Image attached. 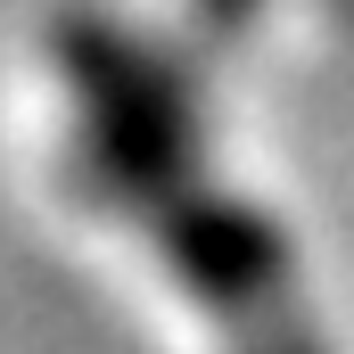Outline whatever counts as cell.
Segmentation results:
<instances>
[{
    "label": "cell",
    "instance_id": "6da1fadb",
    "mask_svg": "<svg viewBox=\"0 0 354 354\" xmlns=\"http://www.w3.org/2000/svg\"><path fill=\"white\" fill-rule=\"evenodd\" d=\"M58 75L75 91V124H83V157L107 198L165 214L174 198L198 189L206 157V115L198 91L165 50H149L140 33L107 25V17H66L58 25Z\"/></svg>",
    "mask_w": 354,
    "mask_h": 354
},
{
    "label": "cell",
    "instance_id": "3957f363",
    "mask_svg": "<svg viewBox=\"0 0 354 354\" xmlns=\"http://www.w3.org/2000/svg\"><path fill=\"white\" fill-rule=\"evenodd\" d=\"M231 346L239 354H322V338H313L305 313H280V322H256V330H231Z\"/></svg>",
    "mask_w": 354,
    "mask_h": 354
},
{
    "label": "cell",
    "instance_id": "277c9868",
    "mask_svg": "<svg viewBox=\"0 0 354 354\" xmlns=\"http://www.w3.org/2000/svg\"><path fill=\"white\" fill-rule=\"evenodd\" d=\"M189 8H198V17H206L214 33H239V25H248V17H256L264 0H189Z\"/></svg>",
    "mask_w": 354,
    "mask_h": 354
},
{
    "label": "cell",
    "instance_id": "7a4b0ae2",
    "mask_svg": "<svg viewBox=\"0 0 354 354\" xmlns=\"http://www.w3.org/2000/svg\"><path fill=\"white\" fill-rule=\"evenodd\" d=\"M149 223H157V256L174 264V280L206 313H223L231 330H256V322L297 313V256H288V231L272 223L264 206L198 181L189 198H174Z\"/></svg>",
    "mask_w": 354,
    "mask_h": 354
}]
</instances>
